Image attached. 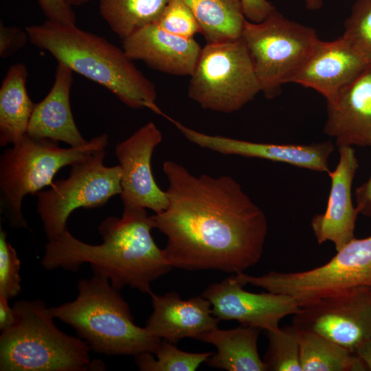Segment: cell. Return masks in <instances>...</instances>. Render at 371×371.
Returning <instances> with one entry per match:
<instances>
[{
	"label": "cell",
	"mask_w": 371,
	"mask_h": 371,
	"mask_svg": "<svg viewBox=\"0 0 371 371\" xmlns=\"http://www.w3.org/2000/svg\"><path fill=\"white\" fill-rule=\"evenodd\" d=\"M163 171L168 205L150 216L166 236L164 250L172 267L237 274L259 262L267 219L235 179L195 176L170 160Z\"/></svg>",
	"instance_id": "6da1fadb"
},
{
	"label": "cell",
	"mask_w": 371,
	"mask_h": 371,
	"mask_svg": "<svg viewBox=\"0 0 371 371\" xmlns=\"http://www.w3.org/2000/svg\"><path fill=\"white\" fill-rule=\"evenodd\" d=\"M154 228L146 209L123 207L121 218L107 217L100 224L101 244L84 243L66 229L48 240L41 264L47 270L77 271L88 263L115 289L128 286L150 295L152 282L173 268L153 238Z\"/></svg>",
	"instance_id": "7a4b0ae2"
},
{
	"label": "cell",
	"mask_w": 371,
	"mask_h": 371,
	"mask_svg": "<svg viewBox=\"0 0 371 371\" xmlns=\"http://www.w3.org/2000/svg\"><path fill=\"white\" fill-rule=\"evenodd\" d=\"M29 41L51 54L58 62L104 87L133 109L147 108L163 114L155 104V85L119 48L103 37L47 20L25 28Z\"/></svg>",
	"instance_id": "3957f363"
},
{
	"label": "cell",
	"mask_w": 371,
	"mask_h": 371,
	"mask_svg": "<svg viewBox=\"0 0 371 371\" xmlns=\"http://www.w3.org/2000/svg\"><path fill=\"white\" fill-rule=\"evenodd\" d=\"M78 282L71 302L49 308L54 318L72 326L94 352L109 355L153 354L161 339L137 326L130 308L109 280L97 271Z\"/></svg>",
	"instance_id": "277c9868"
},
{
	"label": "cell",
	"mask_w": 371,
	"mask_h": 371,
	"mask_svg": "<svg viewBox=\"0 0 371 371\" xmlns=\"http://www.w3.org/2000/svg\"><path fill=\"white\" fill-rule=\"evenodd\" d=\"M14 324L0 336L1 371H85L103 370L91 360L87 343L59 330L41 300H19L13 306Z\"/></svg>",
	"instance_id": "5b68a950"
},
{
	"label": "cell",
	"mask_w": 371,
	"mask_h": 371,
	"mask_svg": "<svg viewBox=\"0 0 371 371\" xmlns=\"http://www.w3.org/2000/svg\"><path fill=\"white\" fill-rule=\"evenodd\" d=\"M58 142L26 134L1 155V207L14 227L27 228L21 212L26 195L36 194L45 186H50L55 175L63 167L71 166L93 153L104 150L109 137L102 134L82 146L67 148L60 147Z\"/></svg>",
	"instance_id": "8992f818"
},
{
	"label": "cell",
	"mask_w": 371,
	"mask_h": 371,
	"mask_svg": "<svg viewBox=\"0 0 371 371\" xmlns=\"http://www.w3.org/2000/svg\"><path fill=\"white\" fill-rule=\"evenodd\" d=\"M241 38L268 99L292 82L319 40L313 28L286 19L276 9L261 22L246 19Z\"/></svg>",
	"instance_id": "52a82bcc"
},
{
	"label": "cell",
	"mask_w": 371,
	"mask_h": 371,
	"mask_svg": "<svg viewBox=\"0 0 371 371\" xmlns=\"http://www.w3.org/2000/svg\"><path fill=\"white\" fill-rule=\"evenodd\" d=\"M261 92L247 47L242 38L207 43L188 89L201 108L223 113L238 111Z\"/></svg>",
	"instance_id": "ba28073f"
},
{
	"label": "cell",
	"mask_w": 371,
	"mask_h": 371,
	"mask_svg": "<svg viewBox=\"0 0 371 371\" xmlns=\"http://www.w3.org/2000/svg\"><path fill=\"white\" fill-rule=\"evenodd\" d=\"M244 285L288 295L301 306L325 296L359 286H371V235L355 238L326 263L298 272L271 271L254 276L234 274Z\"/></svg>",
	"instance_id": "9c48e42d"
},
{
	"label": "cell",
	"mask_w": 371,
	"mask_h": 371,
	"mask_svg": "<svg viewBox=\"0 0 371 371\" xmlns=\"http://www.w3.org/2000/svg\"><path fill=\"white\" fill-rule=\"evenodd\" d=\"M104 157L105 149L93 153L71 166L67 179L54 181L50 188L36 194L37 212L48 240L67 229V219L74 210L102 206L121 194V168L104 166Z\"/></svg>",
	"instance_id": "30bf717a"
},
{
	"label": "cell",
	"mask_w": 371,
	"mask_h": 371,
	"mask_svg": "<svg viewBox=\"0 0 371 371\" xmlns=\"http://www.w3.org/2000/svg\"><path fill=\"white\" fill-rule=\"evenodd\" d=\"M292 325L356 354L371 339V286L352 287L302 305L293 315Z\"/></svg>",
	"instance_id": "8fae6325"
},
{
	"label": "cell",
	"mask_w": 371,
	"mask_h": 371,
	"mask_svg": "<svg viewBox=\"0 0 371 371\" xmlns=\"http://www.w3.org/2000/svg\"><path fill=\"white\" fill-rule=\"evenodd\" d=\"M232 276L207 286L202 296L212 305V314L219 320H235L242 326L266 331L280 328V321L296 314L300 303L288 295L269 291L249 292Z\"/></svg>",
	"instance_id": "7c38bea8"
},
{
	"label": "cell",
	"mask_w": 371,
	"mask_h": 371,
	"mask_svg": "<svg viewBox=\"0 0 371 371\" xmlns=\"http://www.w3.org/2000/svg\"><path fill=\"white\" fill-rule=\"evenodd\" d=\"M161 140V131L150 122L117 144L115 154L122 170L120 195L123 207L148 208L155 214L166 208V190L157 186L151 168L153 151Z\"/></svg>",
	"instance_id": "4fadbf2b"
},
{
	"label": "cell",
	"mask_w": 371,
	"mask_h": 371,
	"mask_svg": "<svg viewBox=\"0 0 371 371\" xmlns=\"http://www.w3.org/2000/svg\"><path fill=\"white\" fill-rule=\"evenodd\" d=\"M171 121L188 141L203 148L223 155L287 164L317 172L330 171L328 161L334 150V145L330 141L310 144L254 142L205 134L175 120Z\"/></svg>",
	"instance_id": "5bb4252c"
},
{
	"label": "cell",
	"mask_w": 371,
	"mask_h": 371,
	"mask_svg": "<svg viewBox=\"0 0 371 371\" xmlns=\"http://www.w3.org/2000/svg\"><path fill=\"white\" fill-rule=\"evenodd\" d=\"M339 161L334 170L328 172L331 184L325 211L314 215L311 226L318 244L330 241L336 251L354 239L359 214L352 199V186L359 168L352 146L338 147Z\"/></svg>",
	"instance_id": "9a60e30c"
},
{
	"label": "cell",
	"mask_w": 371,
	"mask_h": 371,
	"mask_svg": "<svg viewBox=\"0 0 371 371\" xmlns=\"http://www.w3.org/2000/svg\"><path fill=\"white\" fill-rule=\"evenodd\" d=\"M370 63L343 34L333 41L319 39L292 82L314 89L328 101Z\"/></svg>",
	"instance_id": "2e32d148"
},
{
	"label": "cell",
	"mask_w": 371,
	"mask_h": 371,
	"mask_svg": "<svg viewBox=\"0 0 371 371\" xmlns=\"http://www.w3.org/2000/svg\"><path fill=\"white\" fill-rule=\"evenodd\" d=\"M324 133L338 147H371V63L327 101Z\"/></svg>",
	"instance_id": "e0dca14e"
},
{
	"label": "cell",
	"mask_w": 371,
	"mask_h": 371,
	"mask_svg": "<svg viewBox=\"0 0 371 371\" xmlns=\"http://www.w3.org/2000/svg\"><path fill=\"white\" fill-rule=\"evenodd\" d=\"M122 49L129 59L142 60L153 69L190 76L202 48L194 38L171 34L154 23L123 39Z\"/></svg>",
	"instance_id": "ac0fdd59"
},
{
	"label": "cell",
	"mask_w": 371,
	"mask_h": 371,
	"mask_svg": "<svg viewBox=\"0 0 371 371\" xmlns=\"http://www.w3.org/2000/svg\"><path fill=\"white\" fill-rule=\"evenodd\" d=\"M153 311L146 328L155 336L173 344L183 338H198L218 327L210 302L203 296L183 300L174 291L150 294Z\"/></svg>",
	"instance_id": "d6986e66"
},
{
	"label": "cell",
	"mask_w": 371,
	"mask_h": 371,
	"mask_svg": "<svg viewBox=\"0 0 371 371\" xmlns=\"http://www.w3.org/2000/svg\"><path fill=\"white\" fill-rule=\"evenodd\" d=\"M73 72L68 66L58 62L52 87L45 98L34 105L28 135L63 142L71 147L87 143L75 123L71 109Z\"/></svg>",
	"instance_id": "ffe728a7"
},
{
	"label": "cell",
	"mask_w": 371,
	"mask_h": 371,
	"mask_svg": "<svg viewBox=\"0 0 371 371\" xmlns=\"http://www.w3.org/2000/svg\"><path fill=\"white\" fill-rule=\"evenodd\" d=\"M260 332L259 328L242 325L226 330L216 327L197 340L216 348L205 362L210 367L227 371H267L258 350Z\"/></svg>",
	"instance_id": "44dd1931"
},
{
	"label": "cell",
	"mask_w": 371,
	"mask_h": 371,
	"mask_svg": "<svg viewBox=\"0 0 371 371\" xmlns=\"http://www.w3.org/2000/svg\"><path fill=\"white\" fill-rule=\"evenodd\" d=\"M27 70L21 63L8 70L0 88V146L13 144L27 134L35 104L27 91Z\"/></svg>",
	"instance_id": "7402d4cb"
},
{
	"label": "cell",
	"mask_w": 371,
	"mask_h": 371,
	"mask_svg": "<svg viewBox=\"0 0 371 371\" xmlns=\"http://www.w3.org/2000/svg\"><path fill=\"white\" fill-rule=\"evenodd\" d=\"M207 43L241 38L246 18L240 0H183Z\"/></svg>",
	"instance_id": "603a6c76"
},
{
	"label": "cell",
	"mask_w": 371,
	"mask_h": 371,
	"mask_svg": "<svg viewBox=\"0 0 371 371\" xmlns=\"http://www.w3.org/2000/svg\"><path fill=\"white\" fill-rule=\"evenodd\" d=\"M297 331L302 371L367 370L359 357L347 348L313 331Z\"/></svg>",
	"instance_id": "cb8c5ba5"
},
{
	"label": "cell",
	"mask_w": 371,
	"mask_h": 371,
	"mask_svg": "<svg viewBox=\"0 0 371 371\" xmlns=\"http://www.w3.org/2000/svg\"><path fill=\"white\" fill-rule=\"evenodd\" d=\"M170 0H99L100 15L122 40L155 23Z\"/></svg>",
	"instance_id": "d4e9b609"
},
{
	"label": "cell",
	"mask_w": 371,
	"mask_h": 371,
	"mask_svg": "<svg viewBox=\"0 0 371 371\" xmlns=\"http://www.w3.org/2000/svg\"><path fill=\"white\" fill-rule=\"evenodd\" d=\"M212 354L186 352L161 339L153 354L145 352L135 357L138 368L143 371H194Z\"/></svg>",
	"instance_id": "484cf974"
},
{
	"label": "cell",
	"mask_w": 371,
	"mask_h": 371,
	"mask_svg": "<svg viewBox=\"0 0 371 371\" xmlns=\"http://www.w3.org/2000/svg\"><path fill=\"white\" fill-rule=\"evenodd\" d=\"M266 332L268 346L263 361L267 371H302L297 330L291 325Z\"/></svg>",
	"instance_id": "4316f807"
},
{
	"label": "cell",
	"mask_w": 371,
	"mask_h": 371,
	"mask_svg": "<svg viewBox=\"0 0 371 371\" xmlns=\"http://www.w3.org/2000/svg\"><path fill=\"white\" fill-rule=\"evenodd\" d=\"M343 35L371 63V0L356 1Z\"/></svg>",
	"instance_id": "83f0119b"
},
{
	"label": "cell",
	"mask_w": 371,
	"mask_h": 371,
	"mask_svg": "<svg viewBox=\"0 0 371 371\" xmlns=\"http://www.w3.org/2000/svg\"><path fill=\"white\" fill-rule=\"evenodd\" d=\"M155 23L163 30L183 37L193 38L201 33L193 12L183 0H170Z\"/></svg>",
	"instance_id": "f1b7e54d"
},
{
	"label": "cell",
	"mask_w": 371,
	"mask_h": 371,
	"mask_svg": "<svg viewBox=\"0 0 371 371\" xmlns=\"http://www.w3.org/2000/svg\"><path fill=\"white\" fill-rule=\"evenodd\" d=\"M21 261L14 248L7 240L5 232L0 231V295L8 300L21 290Z\"/></svg>",
	"instance_id": "f546056e"
},
{
	"label": "cell",
	"mask_w": 371,
	"mask_h": 371,
	"mask_svg": "<svg viewBox=\"0 0 371 371\" xmlns=\"http://www.w3.org/2000/svg\"><path fill=\"white\" fill-rule=\"evenodd\" d=\"M29 36L26 30L16 26H5L0 24V57L5 58L22 49Z\"/></svg>",
	"instance_id": "4dcf8cb0"
},
{
	"label": "cell",
	"mask_w": 371,
	"mask_h": 371,
	"mask_svg": "<svg viewBox=\"0 0 371 371\" xmlns=\"http://www.w3.org/2000/svg\"><path fill=\"white\" fill-rule=\"evenodd\" d=\"M38 1L47 20L64 25H76V14L65 0Z\"/></svg>",
	"instance_id": "1f68e13d"
},
{
	"label": "cell",
	"mask_w": 371,
	"mask_h": 371,
	"mask_svg": "<svg viewBox=\"0 0 371 371\" xmlns=\"http://www.w3.org/2000/svg\"><path fill=\"white\" fill-rule=\"evenodd\" d=\"M247 20L253 23L263 21L276 8L267 0H240Z\"/></svg>",
	"instance_id": "d6a6232c"
},
{
	"label": "cell",
	"mask_w": 371,
	"mask_h": 371,
	"mask_svg": "<svg viewBox=\"0 0 371 371\" xmlns=\"http://www.w3.org/2000/svg\"><path fill=\"white\" fill-rule=\"evenodd\" d=\"M355 196L359 213L371 217V175L366 181L356 188Z\"/></svg>",
	"instance_id": "836d02e7"
},
{
	"label": "cell",
	"mask_w": 371,
	"mask_h": 371,
	"mask_svg": "<svg viewBox=\"0 0 371 371\" xmlns=\"http://www.w3.org/2000/svg\"><path fill=\"white\" fill-rule=\"evenodd\" d=\"M8 299L0 295V330L3 331L10 328L16 320L15 311L8 304Z\"/></svg>",
	"instance_id": "e575fe53"
},
{
	"label": "cell",
	"mask_w": 371,
	"mask_h": 371,
	"mask_svg": "<svg viewBox=\"0 0 371 371\" xmlns=\"http://www.w3.org/2000/svg\"><path fill=\"white\" fill-rule=\"evenodd\" d=\"M356 354L363 361L366 370L371 371V339L361 346Z\"/></svg>",
	"instance_id": "d590c367"
},
{
	"label": "cell",
	"mask_w": 371,
	"mask_h": 371,
	"mask_svg": "<svg viewBox=\"0 0 371 371\" xmlns=\"http://www.w3.org/2000/svg\"><path fill=\"white\" fill-rule=\"evenodd\" d=\"M306 8L310 10H317L322 7V0H304Z\"/></svg>",
	"instance_id": "8d00e7d4"
},
{
	"label": "cell",
	"mask_w": 371,
	"mask_h": 371,
	"mask_svg": "<svg viewBox=\"0 0 371 371\" xmlns=\"http://www.w3.org/2000/svg\"><path fill=\"white\" fill-rule=\"evenodd\" d=\"M70 5H79L85 3L90 0H65Z\"/></svg>",
	"instance_id": "74e56055"
}]
</instances>
